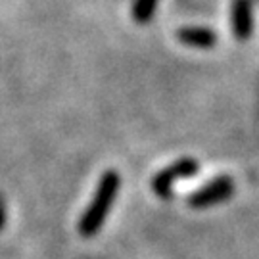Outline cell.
<instances>
[{"label": "cell", "instance_id": "6da1fadb", "mask_svg": "<svg viewBox=\"0 0 259 259\" xmlns=\"http://www.w3.org/2000/svg\"><path fill=\"white\" fill-rule=\"evenodd\" d=\"M119 186H121V177L117 171H111L110 169V171H106L100 177L93 202L87 207V211L83 213V217L79 221V232H81V236L91 238V236H94L96 232L102 229L111 204H113L115 196L119 192Z\"/></svg>", "mask_w": 259, "mask_h": 259}, {"label": "cell", "instance_id": "7a4b0ae2", "mask_svg": "<svg viewBox=\"0 0 259 259\" xmlns=\"http://www.w3.org/2000/svg\"><path fill=\"white\" fill-rule=\"evenodd\" d=\"M234 194V181L229 175L215 177L207 185L198 188L196 192L188 196V205L194 209H205L211 205L223 204Z\"/></svg>", "mask_w": 259, "mask_h": 259}, {"label": "cell", "instance_id": "3957f363", "mask_svg": "<svg viewBox=\"0 0 259 259\" xmlns=\"http://www.w3.org/2000/svg\"><path fill=\"white\" fill-rule=\"evenodd\" d=\"M200 169V163L196 161L194 157H183L175 163H171L165 167L163 171H159L154 179H152V190L161 198H167L173 190V185L181 179L186 177H194Z\"/></svg>", "mask_w": 259, "mask_h": 259}, {"label": "cell", "instance_id": "277c9868", "mask_svg": "<svg viewBox=\"0 0 259 259\" xmlns=\"http://www.w3.org/2000/svg\"><path fill=\"white\" fill-rule=\"evenodd\" d=\"M253 0H232L231 25L232 35L238 40H248L253 33Z\"/></svg>", "mask_w": 259, "mask_h": 259}, {"label": "cell", "instance_id": "5b68a950", "mask_svg": "<svg viewBox=\"0 0 259 259\" xmlns=\"http://www.w3.org/2000/svg\"><path fill=\"white\" fill-rule=\"evenodd\" d=\"M177 38L190 48L209 50L217 45V35L207 27H183L177 31Z\"/></svg>", "mask_w": 259, "mask_h": 259}, {"label": "cell", "instance_id": "8992f818", "mask_svg": "<svg viewBox=\"0 0 259 259\" xmlns=\"http://www.w3.org/2000/svg\"><path fill=\"white\" fill-rule=\"evenodd\" d=\"M157 0H135L133 4V18L137 23H148L156 12Z\"/></svg>", "mask_w": 259, "mask_h": 259}, {"label": "cell", "instance_id": "52a82bcc", "mask_svg": "<svg viewBox=\"0 0 259 259\" xmlns=\"http://www.w3.org/2000/svg\"><path fill=\"white\" fill-rule=\"evenodd\" d=\"M4 225H6V202H4V198L0 196V231H2Z\"/></svg>", "mask_w": 259, "mask_h": 259}, {"label": "cell", "instance_id": "ba28073f", "mask_svg": "<svg viewBox=\"0 0 259 259\" xmlns=\"http://www.w3.org/2000/svg\"><path fill=\"white\" fill-rule=\"evenodd\" d=\"M253 2H259V0H253Z\"/></svg>", "mask_w": 259, "mask_h": 259}]
</instances>
